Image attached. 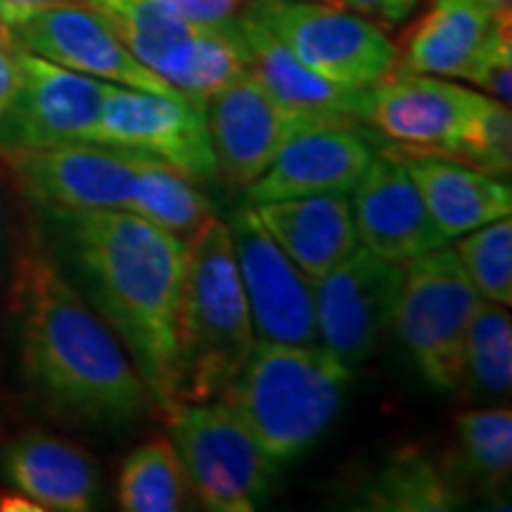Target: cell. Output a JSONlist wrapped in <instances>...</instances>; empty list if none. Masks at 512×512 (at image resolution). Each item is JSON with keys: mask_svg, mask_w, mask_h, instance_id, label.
Segmentation results:
<instances>
[{"mask_svg": "<svg viewBox=\"0 0 512 512\" xmlns=\"http://www.w3.org/2000/svg\"><path fill=\"white\" fill-rule=\"evenodd\" d=\"M41 209L62 271L121 339L157 408L169 411L188 240L124 209Z\"/></svg>", "mask_w": 512, "mask_h": 512, "instance_id": "1", "label": "cell"}, {"mask_svg": "<svg viewBox=\"0 0 512 512\" xmlns=\"http://www.w3.org/2000/svg\"><path fill=\"white\" fill-rule=\"evenodd\" d=\"M12 323L19 370L53 411L119 427L157 408L121 339L55 256L29 249L17 259Z\"/></svg>", "mask_w": 512, "mask_h": 512, "instance_id": "2", "label": "cell"}, {"mask_svg": "<svg viewBox=\"0 0 512 512\" xmlns=\"http://www.w3.org/2000/svg\"><path fill=\"white\" fill-rule=\"evenodd\" d=\"M256 339L228 223L209 216L188 238L171 406L219 399L247 363Z\"/></svg>", "mask_w": 512, "mask_h": 512, "instance_id": "3", "label": "cell"}, {"mask_svg": "<svg viewBox=\"0 0 512 512\" xmlns=\"http://www.w3.org/2000/svg\"><path fill=\"white\" fill-rule=\"evenodd\" d=\"M351 368L323 344L256 339L219 399L245 422L273 465L302 458L342 411Z\"/></svg>", "mask_w": 512, "mask_h": 512, "instance_id": "4", "label": "cell"}, {"mask_svg": "<svg viewBox=\"0 0 512 512\" xmlns=\"http://www.w3.org/2000/svg\"><path fill=\"white\" fill-rule=\"evenodd\" d=\"M479 302L482 297L448 245L403 264L392 325L434 392L460 389L465 337Z\"/></svg>", "mask_w": 512, "mask_h": 512, "instance_id": "5", "label": "cell"}, {"mask_svg": "<svg viewBox=\"0 0 512 512\" xmlns=\"http://www.w3.org/2000/svg\"><path fill=\"white\" fill-rule=\"evenodd\" d=\"M164 420L190 491L204 508L252 512L264 501L275 465L226 403H176Z\"/></svg>", "mask_w": 512, "mask_h": 512, "instance_id": "6", "label": "cell"}, {"mask_svg": "<svg viewBox=\"0 0 512 512\" xmlns=\"http://www.w3.org/2000/svg\"><path fill=\"white\" fill-rule=\"evenodd\" d=\"M242 15L335 86L366 91L399 67V48L382 27L328 0H245Z\"/></svg>", "mask_w": 512, "mask_h": 512, "instance_id": "7", "label": "cell"}, {"mask_svg": "<svg viewBox=\"0 0 512 512\" xmlns=\"http://www.w3.org/2000/svg\"><path fill=\"white\" fill-rule=\"evenodd\" d=\"M202 112L214 152L216 176L233 188H247L254 183L299 133L318 126L363 124L347 117L292 110L275 100L252 74H245L211 95Z\"/></svg>", "mask_w": 512, "mask_h": 512, "instance_id": "8", "label": "cell"}, {"mask_svg": "<svg viewBox=\"0 0 512 512\" xmlns=\"http://www.w3.org/2000/svg\"><path fill=\"white\" fill-rule=\"evenodd\" d=\"M91 143L133 152L195 183L216 178L204 112L181 98L110 83Z\"/></svg>", "mask_w": 512, "mask_h": 512, "instance_id": "9", "label": "cell"}, {"mask_svg": "<svg viewBox=\"0 0 512 512\" xmlns=\"http://www.w3.org/2000/svg\"><path fill=\"white\" fill-rule=\"evenodd\" d=\"M19 83L0 117V152L91 143L110 83L19 48Z\"/></svg>", "mask_w": 512, "mask_h": 512, "instance_id": "10", "label": "cell"}, {"mask_svg": "<svg viewBox=\"0 0 512 512\" xmlns=\"http://www.w3.org/2000/svg\"><path fill=\"white\" fill-rule=\"evenodd\" d=\"M226 223L256 337L320 344L313 278L268 235L254 207L233 211Z\"/></svg>", "mask_w": 512, "mask_h": 512, "instance_id": "11", "label": "cell"}, {"mask_svg": "<svg viewBox=\"0 0 512 512\" xmlns=\"http://www.w3.org/2000/svg\"><path fill=\"white\" fill-rule=\"evenodd\" d=\"M401 283V264L358 245L342 264L313 280L320 344L349 368L368 361L394 323Z\"/></svg>", "mask_w": 512, "mask_h": 512, "instance_id": "12", "label": "cell"}, {"mask_svg": "<svg viewBox=\"0 0 512 512\" xmlns=\"http://www.w3.org/2000/svg\"><path fill=\"white\" fill-rule=\"evenodd\" d=\"M484 93L432 74L396 67L368 88L363 121L394 147L453 159Z\"/></svg>", "mask_w": 512, "mask_h": 512, "instance_id": "13", "label": "cell"}, {"mask_svg": "<svg viewBox=\"0 0 512 512\" xmlns=\"http://www.w3.org/2000/svg\"><path fill=\"white\" fill-rule=\"evenodd\" d=\"M8 31L19 48L72 72L185 100L174 86L131 55L91 3L53 5Z\"/></svg>", "mask_w": 512, "mask_h": 512, "instance_id": "14", "label": "cell"}, {"mask_svg": "<svg viewBox=\"0 0 512 512\" xmlns=\"http://www.w3.org/2000/svg\"><path fill=\"white\" fill-rule=\"evenodd\" d=\"M29 200L53 209H126L143 159L119 147L74 143L3 152Z\"/></svg>", "mask_w": 512, "mask_h": 512, "instance_id": "15", "label": "cell"}, {"mask_svg": "<svg viewBox=\"0 0 512 512\" xmlns=\"http://www.w3.org/2000/svg\"><path fill=\"white\" fill-rule=\"evenodd\" d=\"M351 192L358 245L382 259L403 266L448 245L434 226L418 185L392 147L373 157Z\"/></svg>", "mask_w": 512, "mask_h": 512, "instance_id": "16", "label": "cell"}, {"mask_svg": "<svg viewBox=\"0 0 512 512\" xmlns=\"http://www.w3.org/2000/svg\"><path fill=\"white\" fill-rule=\"evenodd\" d=\"M373 157L366 124L311 128L287 143L264 174L247 185V204L347 195L366 174Z\"/></svg>", "mask_w": 512, "mask_h": 512, "instance_id": "17", "label": "cell"}, {"mask_svg": "<svg viewBox=\"0 0 512 512\" xmlns=\"http://www.w3.org/2000/svg\"><path fill=\"white\" fill-rule=\"evenodd\" d=\"M0 475L41 510L86 512L100 494L95 460L74 441L43 430L17 434L0 453Z\"/></svg>", "mask_w": 512, "mask_h": 512, "instance_id": "18", "label": "cell"}, {"mask_svg": "<svg viewBox=\"0 0 512 512\" xmlns=\"http://www.w3.org/2000/svg\"><path fill=\"white\" fill-rule=\"evenodd\" d=\"M418 185L422 202L446 242L510 216L512 190L503 178L439 155H420L392 145Z\"/></svg>", "mask_w": 512, "mask_h": 512, "instance_id": "19", "label": "cell"}, {"mask_svg": "<svg viewBox=\"0 0 512 512\" xmlns=\"http://www.w3.org/2000/svg\"><path fill=\"white\" fill-rule=\"evenodd\" d=\"M254 211L278 247L313 280L323 278L358 247L354 209L344 195L273 200L254 204Z\"/></svg>", "mask_w": 512, "mask_h": 512, "instance_id": "20", "label": "cell"}, {"mask_svg": "<svg viewBox=\"0 0 512 512\" xmlns=\"http://www.w3.org/2000/svg\"><path fill=\"white\" fill-rule=\"evenodd\" d=\"M494 12L479 0H434L403 34L399 67L441 79L470 81L494 27Z\"/></svg>", "mask_w": 512, "mask_h": 512, "instance_id": "21", "label": "cell"}, {"mask_svg": "<svg viewBox=\"0 0 512 512\" xmlns=\"http://www.w3.org/2000/svg\"><path fill=\"white\" fill-rule=\"evenodd\" d=\"M238 31L247 53L249 74L275 100L292 110L363 121L368 88L358 91V88H342L320 79L318 74H313L309 67L299 62V57L278 36H273L266 27H261L259 22L242 12L238 17Z\"/></svg>", "mask_w": 512, "mask_h": 512, "instance_id": "22", "label": "cell"}, {"mask_svg": "<svg viewBox=\"0 0 512 512\" xmlns=\"http://www.w3.org/2000/svg\"><path fill=\"white\" fill-rule=\"evenodd\" d=\"M157 74L185 100L204 110L211 95L249 74L238 22L226 29L197 27Z\"/></svg>", "mask_w": 512, "mask_h": 512, "instance_id": "23", "label": "cell"}, {"mask_svg": "<svg viewBox=\"0 0 512 512\" xmlns=\"http://www.w3.org/2000/svg\"><path fill=\"white\" fill-rule=\"evenodd\" d=\"M358 503L366 510L392 512L451 510L460 503V494L446 470L415 448H403L361 486Z\"/></svg>", "mask_w": 512, "mask_h": 512, "instance_id": "24", "label": "cell"}, {"mask_svg": "<svg viewBox=\"0 0 512 512\" xmlns=\"http://www.w3.org/2000/svg\"><path fill=\"white\" fill-rule=\"evenodd\" d=\"M190 484L169 437L147 439L121 463L117 505L126 512H176L185 505Z\"/></svg>", "mask_w": 512, "mask_h": 512, "instance_id": "25", "label": "cell"}, {"mask_svg": "<svg viewBox=\"0 0 512 512\" xmlns=\"http://www.w3.org/2000/svg\"><path fill=\"white\" fill-rule=\"evenodd\" d=\"M512 387V323L508 306L477 304L465 337L460 389L479 401H501ZM458 389V392H460Z\"/></svg>", "mask_w": 512, "mask_h": 512, "instance_id": "26", "label": "cell"}, {"mask_svg": "<svg viewBox=\"0 0 512 512\" xmlns=\"http://www.w3.org/2000/svg\"><path fill=\"white\" fill-rule=\"evenodd\" d=\"M124 211L138 214L181 240H188L209 216H214L209 197L200 192L195 181L157 162L140 166Z\"/></svg>", "mask_w": 512, "mask_h": 512, "instance_id": "27", "label": "cell"}, {"mask_svg": "<svg viewBox=\"0 0 512 512\" xmlns=\"http://www.w3.org/2000/svg\"><path fill=\"white\" fill-rule=\"evenodd\" d=\"M453 254L486 302L512 304V221L510 216L470 230L453 242Z\"/></svg>", "mask_w": 512, "mask_h": 512, "instance_id": "28", "label": "cell"}, {"mask_svg": "<svg viewBox=\"0 0 512 512\" xmlns=\"http://www.w3.org/2000/svg\"><path fill=\"white\" fill-rule=\"evenodd\" d=\"M456 437L465 470L482 484L501 486L512 467L510 408H472L456 415Z\"/></svg>", "mask_w": 512, "mask_h": 512, "instance_id": "29", "label": "cell"}, {"mask_svg": "<svg viewBox=\"0 0 512 512\" xmlns=\"http://www.w3.org/2000/svg\"><path fill=\"white\" fill-rule=\"evenodd\" d=\"M456 162L508 181L512 171V114L510 105L484 95L475 117L460 138Z\"/></svg>", "mask_w": 512, "mask_h": 512, "instance_id": "30", "label": "cell"}, {"mask_svg": "<svg viewBox=\"0 0 512 512\" xmlns=\"http://www.w3.org/2000/svg\"><path fill=\"white\" fill-rule=\"evenodd\" d=\"M470 83L482 88L489 98L510 105L512 100V10L494 17L489 41L479 57Z\"/></svg>", "mask_w": 512, "mask_h": 512, "instance_id": "31", "label": "cell"}, {"mask_svg": "<svg viewBox=\"0 0 512 512\" xmlns=\"http://www.w3.org/2000/svg\"><path fill=\"white\" fill-rule=\"evenodd\" d=\"M157 3L183 22L204 29L233 27L245 8V0H157Z\"/></svg>", "mask_w": 512, "mask_h": 512, "instance_id": "32", "label": "cell"}, {"mask_svg": "<svg viewBox=\"0 0 512 512\" xmlns=\"http://www.w3.org/2000/svg\"><path fill=\"white\" fill-rule=\"evenodd\" d=\"M328 3L368 17L377 27H399L425 0H328Z\"/></svg>", "mask_w": 512, "mask_h": 512, "instance_id": "33", "label": "cell"}, {"mask_svg": "<svg viewBox=\"0 0 512 512\" xmlns=\"http://www.w3.org/2000/svg\"><path fill=\"white\" fill-rule=\"evenodd\" d=\"M19 46L8 29L0 24V117L8 110L19 83Z\"/></svg>", "mask_w": 512, "mask_h": 512, "instance_id": "34", "label": "cell"}, {"mask_svg": "<svg viewBox=\"0 0 512 512\" xmlns=\"http://www.w3.org/2000/svg\"><path fill=\"white\" fill-rule=\"evenodd\" d=\"M62 3H88V0H0V24L12 29L36 12Z\"/></svg>", "mask_w": 512, "mask_h": 512, "instance_id": "35", "label": "cell"}, {"mask_svg": "<svg viewBox=\"0 0 512 512\" xmlns=\"http://www.w3.org/2000/svg\"><path fill=\"white\" fill-rule=\"evenodd\" d=\"M0 510L3 512H43L38 505L31 501L29 496H24L17 489H5L0 491Z\"/></svg>", "mask_w": 512, "mask_h": 512, "instance_id": "36", "label": "cell"}, {"mask_svg": "<svg viewBox=\"0 0 512 512\" xmlns=\"http://www.w3.org/2000/svg\"><path fill=\"white\" fill-rule=\"evenodd\" d=\"M479 3H482L489 12H494V15L512 10V0H479Z\"/></svg>", "mask_w": 512, "mask_h": 512, "instance_id": "37", "label": "cell"}, {"mask_svg": "<svg viewBox=\"0 0 512 512\" xmlns=\"http://www.w3.org/2000/svg\"><path fill=\"white\" fill-rule=\"evenodd\" d=\"M0 247H3V204H0Z\"/></svg>", "mask_w": 512, "mask_h": 512, "instance_id": "38", "label": "cell"}]
</instances>
